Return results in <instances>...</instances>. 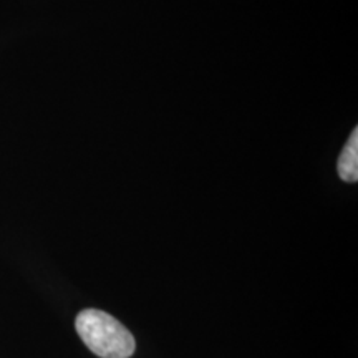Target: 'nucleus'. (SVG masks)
<instances>
[{
	"label": "nucleus",
	"instance_id": "1",
	"mask_svg": "<svg viewBox=\"0 0 358 358\" xmlns=\"http://www.w3.org/2000/svg\"><path fill=\"white\" fill-rule=\"evenodd\" d=\"M75 327L85 345L100 358H129L136 348L127 327L98 308L80 312Z\"/></svg>",
	"mask_w": 358,
	"mask_h": 358
},
{
	"label": "nucleus",
	"instance_id": "2",
	"mask_svg": "<svg viewBox=\"0 0 358 358\" xmlns=\"http://www.w3.org/2000/svg\"><path fill=\"white\" fill-rule=\"evenodd\" d=\"M337 169L340 178L347 182H357L358 179V129H353L342 155H340Z\"/></svg>",
	"mask_w": 358,
	"mask_h": 358
}]
</instances>
